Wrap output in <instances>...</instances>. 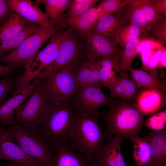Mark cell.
I'll use <instances>...</instances> for the list:
<instances>
[{
  "instance_id": "1",
  "label": "cell",
  "mask_w": 166,
  "mask_h": 166,
  "mask_svg": "<svg viewBox=\"0 0 166 166\" xmlns=\"http://www.w3.org/2000/svg\"><path fill=\"white\" fill-rule=\"evenodd\" d=\"M97 111L91 113L75 111L69 136L68 145L76 149L86 162L91 165L103 146L105 140L100 126Z\"/></svg>"
},
{
  "instance_id": "2",
  "label": "cell",
  "mask_w": 166,
  "mask_h": 166,
  "mask_svg": "<svg viewBox=\"0 0 166 166\" xmlns=\"http://www.w3.org/2000/svg\"><path fill=\"white\" fill-rule=\"evenodd\" d=\"M102 116L105 121V140H109L114 136L132 142L142 133L144 115L134 101H122L112 103Z\"/></svg>"
},
{
  "instance_id": "3",
  "label": "cell",
  "mask_w": 166,
  "mask_h": 166,
  "mask_svg": "<svg viewBox=\"0 0 166 166\" xmlns=\"http://www.w3.org/2000/svg\"><path fill=\"white\" fill-rule=\"evenodd\" d=\"M13 138L28 155L45 166H55L54 148L46 140L38 128L27 127L16 123L8 129Z\"/></svg>"
},
{
  "instance_id": "4",
  "label": "cell",
  "mask_w": 166,
  "mask_h": 166,
  "mask_svg": "<svg viewBox=\"0 0 166 166\" xmlns=\"http://www.w3.org/2000/svg\"><path fill=\"white\" fill-rule=\"evenodd\" d=\"M50 105L40 130L46 140L53 147L57 145H68L74 113L73 104L71 102Z\"/></svg>"
},
{
  "instance_id": "5",
  "label": "cell",
  "mask_w": 166,
  "mask_h": 166,
  "mask_svg": "<svg viewBox=\"0 0 166 166\" xmlns=\"http://www.w3.org/2000/svg\"><path fill=\"white\" fill-rule=\"evenodd\" d=\"M74 67H62L39 80L49 104H68L72 102L77 88L73 73Z\"/></svg>"
},
{
  "instance_id": "6",
  "label": "cell",
  "mask_w": 166,
  "mask_h": 166,
  "mask_svg": "<svg viewBox=\"0 0 166 166\" xmlns=\"http://www.w3.org/2000/svg\"><path fill=\"white\" fill-rule=\"evenodd\" d=\"M65 26L60 24L52 28L40 26L34 33L26 39L13 51L0 58V62L13 69L24 65L38 52L43 44L52 35Z\"/></svg>"
},
{
  "instance_id": "7",
  "label": "cell",
  "mask_w": 166,
  "mask_h": 166,
  "mask_svg": "<svg viewBox=\"0 0 166 166\" xmlns=\"http://www.w3.org/2000/svg\"><path fill=\"white\" fill-rule=\"evenodd\" d=\"M40 81L19 108L15 115V122L27 127L38 128L44 122L50 107Z\"/></svg>"
},
{
  "instance_id": "8",
  "label": "cell",
  "mask_w": 166,
  "mask_h": 166,
  "mask_svg": "<svg viewBox=\"0 0 166 166\" xmlns=\"http://www.w3.org/2000/svg\"><path fill=\"white\" fill-rule=\"evenodd\" d=\"M73 29L71 27L65 30H60L55 33L51 37L46 46L24 65L25 71L21 76V79L24 83H28L35 79L54 61L63 40L73 32Z\"/></svg>"
},
{
  "instance_id": "9",
  "label": "cell",
  "mask_w": 166,
  "mask_h": 166,
  "mask_svg": "<svg viewBox=\"0 0 166 166\" xmlns=\"http://www.w3.org/2000/svg\"><path fill=\"white\" fill-rule=\"evenodd\" d=\"M110 102L109 97L103 92L101 86L88 85L77 88L72 103L75 111L91 113Z\"/></svg>"
},
{
  "instance_id": "10",
  "label": "cell",
  "mask_w": 166,
  "mask_h": 166,
  "mask_svg": "<svg viewBox=\"0 0 166 166\" xmlns=\"http://www.w3.org/2000/svg\"><path fill=\"white\" fill-rule=\"evenodd\" d=\"M80 35L87 43V61H97L102 57H109L118 63L122 50L113 40L90 32Z\"/></svg>"
},
{
  "instance_id": "11",
  "label": "cell",
  "mask_w": 166,
  "mask_h": 166,
  "mask_svg": "<svg viewBox=\"0 0 166 166\" xmlns=\"http://www.w3.org/2000/svg\"><path fill=\"white\" fill-rule=\"evenodd\" d=\"M5 160L17 164L45 166L26 154L13 138L8 130L0 125V161Z\"/></svg>"
},
{
  "instance_id": "12",
  "label": "cell",
  "mask_w": 166,
  "mask_h": 166,
  "mask_svg": "<svg viewBox=\"0 0 166 166\" xmlns=\"http://www.w3.org/2000/svg\"><path fill=\"white\" fill-rule=\"evenodd\" d=\"M73 32L68 34L63 40L54 61L47 66L33 81L40 80L62 67L75 66L77 64L79 50L77 41L73 36Z\"/></svg>"
},
{
  "instance_id": "13",
  "label": "cell",
  "mask_w": 166,
  "mask_h": 166,
  "mask_svg": "<svg viewBox=\"0 0 166 166\" xmlns=\"http://www.w3.org/2000/svg\"><path fill=\"white\" fill-rule=\"evenodd\" d=\"M39 81L36 80L20 87L0 105V123L5 125L16 123L14 117L18 110L31 94Z\"/></svg>"
},
{
  "instance_id": "14",
  "label": "cell",
  "mask_w": 166,
  "mask_h": 166,
  "mask_svg": "<svg viewBox=\"0 0 166 166\" xmlns=\"http://www.w3.org/2000/svg\"><path fill=\"white\" fill-rule=\"evenodd\" d=\"M12 10L27 20L40 26L53 28L54 25L40 9L38 5L31 0H6Z\"/></svg>"
},
{
  "instance_id": "15",
  "label": "cell",
  "mask_w": 166,
  "mask_h": 166,
  "mask_svg": "<svg viewBox=\"0 0 166 166\" xmlns=\"http://www.w3.org/2000/svg\"><path fill=\"white\" fill-rule=\"evenodd\" d=\"M164 93L159 89L142 88L137 92L134 102L144 116L152 114L165 105Z\"/></svg>"
},
{
  "instance_id": "16",
  "label": "cell",
  "mask_w": 166,
  "mask_h": 166,
  "mask_svg": "<svg viewBox=\"0 0 166 166\" xmlns=\"http://www.w3.org/2000/svg\"><path fill=\"white\" fill-rule=\"evenodd\" d=\"M122 141L115 137L109 140L91 166H128L121 152V143Z\"/></svg>"
},
{
  "instance_id": "17",
  "label": "cell",
  "mask_w": 166,
  "mask_h": 166,
  "mask_svg": "<svg viewBox=\"0 0 166 166\" xmlns=\"http://www.w3.org/2000/svg\"><path fill=\"white\" fill-rule=\"evenodd\" d=\"M99 70V66L97 61H87L77 63L73 69L77 88L88 85L101 86L102 85Z\"/></svg>"
},
{
  "instance_id": "18",
  "label": "cell",
  "mask_w": 166,
  "mask_h": 166,
  "mask_svg": "<svg viewBox=\"0 0 166 166\" xmlns=\"http://www.w3.org/2000/svg\"><path fill=\"white\" fill-rule=\"evenodd\" d=\"M145 138L149 142L152 151L148 166H166V131H153Z\"/></svg>"
},
{
  "instance_id": "19",
  "label": "cell",
  "mask_w": 166,
  "mask_h": 166,
  "mask_svg": "<svg viewBox=\"0 0 166 166\" xmlns=\"http://www.w3.org/2000/svg\"><path fill=\"white\" fill-rule=\"evenodd\" d=\"M128 23L122 12H114L101 17L90 32L112 39L117 29Z\"/></svg>"
},
{
  "instance_id": "20",
  "label": "cell",
  "mask_w": 166,
  "mask_h": 166,
  "mask_svg": "<svg viewBox=\"0 0 166 166\" xmlns=\"http://www.w3.org/2000/svg\"><path fill=\"white\" fill-rule=\"evenodd\" d=\"M108 88L111 97L120 98L123 101L134 100L137 93L136 83L129 79L127 72L117 75L115 82Z\"/></svg>"
},
{
  "instance_id": "21",
  "label": "cell",
  "mask_w": 166,
  "mask_h": 166,
  "mask_svg": "<svg viewBox=\"0 0 166 166\" xmlns=\"http://www.w3.org/2000/svg\"><path fill=\"white\" fill-rule=\"evenodd\" d=\"M97 6H93L79 17L75 18H64L59 24L71 26L80 34L89 32L93 28L98 19Z\"/></svg>"
},
{
  "instance_id": "22",
  "label": "cell",
  "mask_w": 166,
  "mask_h": 166,
  "mask_svg": "<svg viewBox=\"0 0 166 166\" xmlns=\"http://www.w3.org/2000/svg\"><path fill=\"white\" fill-rule=\"evenodd\" d=\"M33 23L14 11L0 25V42L14 37Z\"/></svg>"
},
{
  "instance_id": "23",
  "label": "cell",
  "mask_w": 166,
  "mask_h": 166,
  "mask_svg": "<svg viewBox=\"0 0 166 166\" xmlns=\"http://www.w3.org/2000/svg\"><path fill=\"white\" fill-rule=\"evenodd\" d=\"M128 71L131 73L132 80L136 83L138 89H158L166 93V83L159 77L151 75L143 69H135L132 66Z\"/></svg>"
},
{
  "instance_id": "24",
  "label": "cell",
  "mask_w": 166,
  "mask_h": 166,
  "mask_svg": "<svg viewBox=\"0 0 166 166\" xmlns=\"http://www.w3.org/2000/svg\"><path fill=\"white\" fill-rule=\"evenodd\" d=\"M56 156L55 166H88L83 157L69 145L53 146Z\"/></svg>"
},
{
  "instance_id": "25",
  "label": "cell",
  "mask_w": 166,
  "mask_h": 166,
  "mask_svg": "<svg viewBox=\"0 0 166 166\" xmlns=\"http://www.w3.org/2000/svg\"><path fill=\"white\" fill-rule=\"evenodd\" d=\"M72 0H37L39 5L42 4L45 9L46 14L49 20L54 25L59 24L64 18L63 13L69 8Z\"/></svg>"
},
{
  "instance_id": "26",
  "label": "cell",
  "mask_w": 166,
  "mask_h": 166,
  "mask_svg": "<svg viewBox=\"0 0 166 166\" xmlns=\"http://www.w3.org/2000/svg\"><path fill=\"white\" fill-rule=\"evenodd\" d=\"M124 19L128 23L135 25L144 31L148 30V26L141 9L133 0H127V2L121 11Z\"/></svg>"
},
{
  "instance_id": "27",
  "label": "cell",
  "mask_w": 166,
  "mask_h": 166,
  "mask_svg": "<svg viewBox=\"0 0 166 166\" xmlns=\"http://www.w3.org/2000/svg\"><path fill=\"white\" fill-rule=\"evenodd\" d=\"M40 26L33 23L26 26L20 33L14 37L1 42L0 44V58L9 52L17 49L27 38L33 34Z\"/></svg>"
},
{
  "instance_id": "28",
  "label": "cell",
  "mask_w": 166,
  "mask_h": 166,
  "mask_svg": "<svg viewBox=\"0 0 166 166\" xmlns=\"http://www.w3.org/2000/svg\"><path fill=\"white\" fill-rule=\"evenodd\" d=\"M141 38L130 41L126 45L121 54V59L117 66V72H127L134 59L140 53V44Z\"/></svg>"
},
{
  "instance_id": "29",
  "label": "cell",
  "mask_w": 166,
  "mask_h": 166,
  "mask_svg": "<svg viewBox=\"0 0 166 166\" xmlns=\"http://www.w3.org/2000/svg\"><path fill=\"white\" fill-rule=\"evenodd\" d=\"M102 85L107 88L116 81L118 63L109 57H102L97 61Z\"/></svg>"
},
{
  "instance_id": "30",
  "label": "cell",
  "mask_w": 166,
  "mask_h": 166,
  "mask_svg": "<svg viewBox=\"0 0 166 166\" xmlns=\"http://www.w3.org/2000/svg\"><path fill=\"white\" fill-rule=\"evenodd\" d=\"M144 31L139 27L130 23L121 26L116 30L112 39L122 48L130 41L140 38Z\"/></svg>"
},
{
  "instance_id": "31",
  "label": "cell",
  "mask_w": 166,
  "mask_h": 166,
  "mask_svg": "<svg viewBox=\"0 0 166 166\" xmlns=\"http://www.w3.org/2000/svg\"><path fill=\"white\" fill-rule=\"evenodd\" d=\"M132 142L134 143L133 156L136 166L148 164L152 157L151 146L148 141L145 137L137 136Z\"/></svg>"
},
{
  "instance_id": "32",
  "label": "cell",
  "mask_w": 166,
  "mask_h": 166,
  "mask_svg": "<svg viewBox=\"0 0 166 166\" xmlns=\"http://www.w3.org/2000/svg\"><path fill=\"white\" fill-rule=\"evenodd\" d=\"M142 37L153 40L164 45L166 43V16L150 26Z\"/></svg>"
},
{
  "instance_id": "33",
  "label": "cell",
  "mask_w": 166,
  "mask_h": 166,
  "mask_svg": "<svg viewBox=\"0 0 166 166\" xmlns=\"http://www.w3.org/2000/svg\"><path fill=\"white\" fill-rule=\"evenodd\" d=\"M133 0L142 11L148 26V30L151 26L160 21L164 16L155 11L151 5L150 0Z\"/></svg>"
},
{
  "instance_id": "34",
  "label": "cell",
  "mask_w": 166,
  "mask_h": 166,
  "mask_svg": "<svg viewBox=\"0 0 166 166\" xmlns=\"http://www.w3.org/2000/svg\"><path fill=\"white\" fill-rule=\"evenodd\" d=\"M127 0H105L97 6L98 20L102 17L114 12H121Z\"/></svg>"
},
{
  "instance_id": "35",
  "label": "cell",
  "mask_w": 166,
  "mask_h": 166,
  "mask_svg": "<svg viewBox=\"0 0 166 166\" xmlns=\"http://www.w3.org/2000/svg\"><path fill=\"white\" fill-rule=\"evenodd\" d=\"M99 1L97 0H72L67 13V18H77L93 6Z\"/></svg>"
},
{
  "instance_id": "36",
  "label": "cell",
  "mask_w": 166,
  "mask_h": 166,
  "mask_svg": "<svg viewBox=\"0 0 166 166\" xmlns=\"http://www.w3.org/2000/svg\"><path fill=\"white\" fill-rule=\"evenodd\" d=\"M156 131H162L166 128V110L157 113L147 119L143 125Z\"/></svg>"
},
{
  "instance_id": "37",
  "label": "cell",
  "mask_w": 166,
  "mask_h": 166,
  "mask_svg": "<svg viewBox=\"0 0 166 166\" xmlns=\"http://www.w3.org/2000/svg\"><path fill=\"white\" fill-rule=\"evenodd\" d=\"M15 82L13 79L6 77L0 80V105L6 99L8 94L13 91Z\"/></svg>"
},
{
  "instance_id": "38",
  "label": "cell",
  "mask_w": 166,
  "mask_h": 166,
  "mask_svg": "<svg viewBox=\"0 0 166 166\" xmlns=\"http://www.w3.org/2000/svg\"><path fill=\"white\" fill-rule=\"evenodd\" d=\"M162 45L158 46L153 49H144L140 50L141 60L142 62L141 69L147 72L149 69V65L153 53L161 48Z\"/></svg>"
},
{
  "instance_id": "39",
  "label": "cell",
  "mask_w": 166,
  "mask_h": 166,
  "mask_svg": "<svg viewBox=\"0 0 166 166\" xmlns=\"http://www.w3.org/2000/svg\"><path fill=\"white\" fill-rule=\"evenodd\" d=\"M13 11L6 0H0V25Z\"/></svg>"
},
{
  "instance_id": "40",
  "label": "cell",
  "mask_w": 166,
  "mask_h": 166,
  "mask_svg": "<svg viewBox=\"0 0 166 166\" xmlns=\"http://www.w3.org/2000/svg\"><path fill=\"white\" fill-rule=\"evenodd\" d=\"M151 5L157 12L166 16V0H150Z\"/></svg>"
},
{
  "instance_id": "41",
  "label": "cell",
  "mask_w": 166,
  "mask_h": 166,
  "mask_svg": "<svg viewBox=\"0 0 166 166\" xmlns=\"http://www.w3.org/2000/svg\"><path fill=\"white\" fill-rule=\"evenodd\" d=\"M166 48L165 47L163 49L157 68H166Z\"/></svg>"
},
{
  "instance_id": "42",
  "label": "cell",
  "mask_w": 166,
  "mask_h": 166,
  "mask_svg": "<svg viewBox=\"0 0 166 166\" xmlns=\"http://www.w3.org/2000/svg\"><path fill=\"white\" fill-rule=\"evenodd\" d=\"M12 69L9 65H0V77L4 76L9 73Z\"/></svg>"
},
{
  "instance_id": "43",
  "label": "cell",
  "mask_w": 166,
  "mask_h": 166,
  "mask_svg": "<svg viewBox=\"0 0 166 166\" xmlns=\"http://www.w3.org/2000/svg\"><path fill=\"white\" fill-rule=\"evenodd\" d=\"M17 164L15 163H13L11 164H9L7 166H33L31 165Z\"/></svg>"
}]
</instances>
